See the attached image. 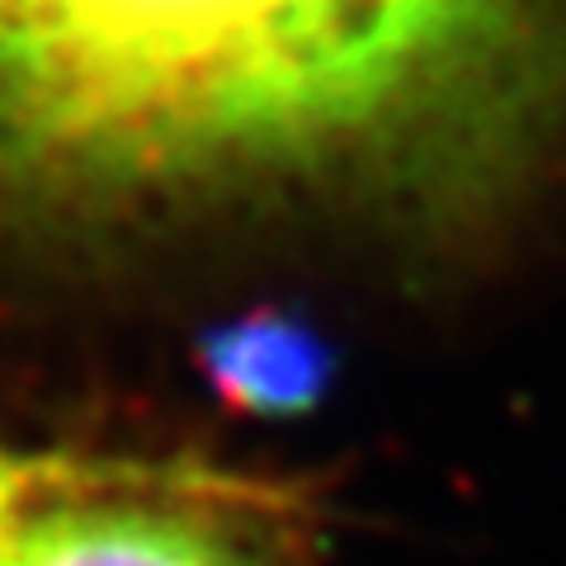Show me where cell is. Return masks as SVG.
I'll return each mask as SVG.
<instances>
[{
	"mask_svg": "<svg viewBox=\"0 0 566 566\" xmlns=\"http://www.w3.org/2000/svg\"><path fill=\"white\" fill-rule=\"evenodd\" d=\"M534 0H0V161L175 189L378 151L472 91Z\"/></svg>",
	"mask_w": 566,
	"mask_h": 566,
	"instance_id": "obj_1",
	"label": "cell"
},
{
	"mask_svg": "<svg viewBox=\"0 0 566 566\" xmlns=\"http://www.w3.org/2000/svg\"><path fill=\"white\" fill-rule=\"evenodd\" d=\"M0 566H279L255 524L185 495H76L24 515Z\"/></svg>",
	"mask_w": 566,
	"mask_h": 566,
	"instance_id": "obj_2",
	"label": "cell"
},
{
	"mask_svg": "<svg viewBox=\"0 0 566 566\" xmlns=\"http://www.w3.org/2000/svg\"><path fill=\"white\" fill-rule=\"evenodd\" d=\"M203 374L218 397L251 416H307L335 382V345L303 316L251 312L203 335Z\"/></svg>",
	"mask_w": 566,
	"mask_h": 566,
	"instance_id": "obj_3",
	"label": "cell"
},
{
	"mask_svg": "<svg viewBox=\"0 0 566 566\" xmlns=\"http://www.w3.org/2000/svg\"><path fill=\"white\" fill-rule=\"evenodd\" d=\"M48 476H52L48 463H33V458H20L14 449L0 444V543L24 520V505L48 486Z\"/></svg>",
	"mask_w": 566,
	"mask_h": 566,
	"instance_id": "obj_4",
	"label": "cell"
}]
</instances>
